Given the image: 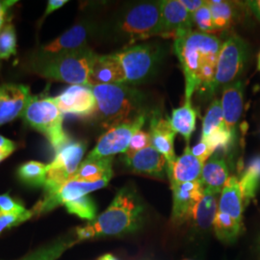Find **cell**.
Listing matches in <instances>:
<instances>
[{"label":"cell","instance_id":"cell-36","mask_svg":"<svg viewBox=\"0 0 260 260\" xmlns=\"http://www.w3.org/2000/svg\"><path fill=\"white\" fill-rule=\"evenodd\" d=\"M35 215L34 210H27L24 213L14 215V214H0V233L4 230L23 223Z\"/></svg>","mask_w":260,"mask_h":260},{"label":"cell","instance_id":"cell-8","mask_svg":"<svg viewBox=\"0 0 260 260\" xmlns=\"http://www.w3.org/2000/svg\"><path fill=\"white\" fill-rule=\"evenodd\" d=\"M115 54L124 74V84L137 85L147 82L155 75L163 59V48L155 43H144Z\"/></svg>","mask_w":260,"mask_h":260},{"label":"cell","instance_id":"cell-25","mask_svg":"<svg viewBox=\"0 0 260 260\" xmlns=\"http://www.w3.org/2000/svg\"><path fill=\"white\" fill-rule=\"evenodd\" d=\"M113 157L89 158L82 161L75 177L72 179L82 180L88 182H95L103 179H111Z\"/></svg>","mask_w":260,"mask_h":260},{"label":"cell","instance_id":"cell-47","mask_svg":"<svg viewBox=\"0 0 260 260\" xmlns=\"http://www.w3.org/2000/svg\"><path fill=\"white\" fill-rule=\"evenodd\" d=\"M0 214H2V213H1V212H0Z\"/></svg>","mask_w":260,"mask_h":260},{"label":"cell","instance_id":"cell-43","mask_svg":"<svg viewBox=\"0 0 260 260\" xmlns=\"http://www.w3.org/2000/svg\"><path fill=\"white\" fill-rule=\"evenodd\" d=\"M245 4L260 22V0H249Z\"/></svg>","mask_w":260,"mask_h":260},{"label":"cell","instance_id":"cell-48","mask_svg":"<svg viewBox=\"0 0 260 260\" xmlns=\"http://www.w3.org/2000/svg\"><path fill=\"white\" fill-rule=\"evenodd\" d=\"M260 260V259H259Z\"/></svg>","mask_w":260,"mask_h":260},{"label":"cell","instance_id":"cell-32","mask_svg":"<svg viewBox=\"0 0 260 260\" xmlns=\"http://www.w3.org/2000/svg\"><path fill=\"white\" fill-rule=\"evenodd\" d=\"M64 205L69 213L75 214L81 219L88 220L90 222L95 219L96 206L89 196H84L75 201L66 203Z\"/></svg>","mask_w":260,"mask_h":260},{"label":"cell","instance_id":"cell-22","mask_svg":"<svg viewBox=\"0 0 260 260\" xmlns=\"http://www.w3.org/2000/svg\"><path fill=\"white\" fill-rule=\"evenodd\" d=\"M244 84L236 80L223 87L221 99L223 121L229 129L235 131V127L241 117L244 106Z\"/></svg>","mask_w":260,"mask_h":260},{"label":"cell","instance_id":"cell-24","mask_svg":"<svg viewBox=\"0 0 260 260\" xmlns=\"http://www.w3.org/2000/svg\"><path fill=\"white\" fill-rule=\"evenodd\" d=\"M218 195L209 190H205L202 199L193 208L188 221L197 229L207 230L213 226L218 210Z\"/></svg>","mask_w":260,"mask_h":260},{"label":"cell","instance_id":"cell-12","mask_svg":"<svg viewBox=\"0 0 260 260\" xmlns=\"http://www.w3.org/2000/svg\"><path fill=\"white\" fill-rule=\"evenodd\" d=\"M110 179H103L95 182L70 179L54 192L45 194L44 199L34 206L33 210L35 214L47 213L59 205H64L66 203L75 201L84 196H88L93 191L102 189L107 185Z\"/></svg>","mask_w":260,"mask_h":260},{"label":"cell","instance_id":"cell-15","mask_svg":"<svg viewBox=\"0 0 260 260\" xmlns=\"http://www.w3.org/2000/svg\"><path fill=\"white\" fill-rule=\"evenodd\" d=\"M173 191V221L181 223L189 220L195 205L202 199L205 188L201 179L180 184H171Z\"/></svg>","mask_w":260,"mask_h":260},{"label":"cell","instance_id":"cell-33","mask_svg":"<svg viewBox=\"0 0 260 260\" xmlns=\"http://www.w3.org/2000/svg\"><path fill=\"white\" fill-rule=\"evenodd\" d=\"M17 53V35L12 23H6L0 30V60L9 59Z\"/></svg>","mask_w":260,"mask_h":260},{"label":"cell","instance_id":"cell-46","mask_svg":"<svg viewBox=\"0 0 260 260\" xmlns=\"http://www.w3.org/2000/svg\"><path fill=\"white\" fill-rule=\"evenodd\" d=\"M184 260H190V259H184Z\"/></svg>","mask_w":260,"mask_h":260},{"label":"cell","instance_id":"cell-38","mask_svg":"<svg viewBox=\"0 0 260 260\" xmlns=\"http://www.w3.org/2000/svg\"><path fill=\"white\" fill-rule=\"evenodd\" d=\"M150 146V135L149 132L140 130L136 132L130 141L129 147L126 152H136L141 149Z\"/></svg>","mask_w":260,"mask_h":260},{"label":"cell","instance_id":"cell-29","mask_svg":"<svg viewBox=\"0 0 260 260\" xmlns=\"http://www.w3.org/2000/svg\"><path fill=\"white\" fill-rule=\"evenodd\" d=\"M47 175V165L38 161H28L18 170L20 181L29 186H45Z\"/></svg>","mask_w":260,"mask_h":260},{"label":"cell","instance_id":"cell-17","mask_svg":"<svg viewBox=\"0 0 260 260\" xmlns=\"http://www.w3.org/2000/svg\"><path fill=\"white\" fill-rule=\"evenodd\" d=\"M150 145L167 161V167L177 159L175 153V138L177 133L172 128L169 119L159 112H153L149 120Z\"/></svg>","mask_w":260,"mask_h":260},{"label":"cell","instance_id":"cell-9","mask_svg":"<svg viewBox=\"0 0 260 260\" xmlns=\"http://www.w3.org/2000/svg\"><path fill=\"white\" fill-rule=\"evenodd\" d=\"M248 44L237 35L228 38L222 45L211 87V93L222 86L238 80L249 59Z\"/></svg>","mask_w":260,"mask_h":260},{"label":"cell","instance_id":"cell-4","mask_svg":"<svg viewBox=\"0 0 260 260\" xmlns=\"http://www.w3.org/2000/svg\"><path fill=\"white\" fill-rule=\"evenodd\" d=\"M96 56L90 47L58 54H43L36 51L28 59V70L41 77L71 85H89L93 59Z\"/></svg>","mask_w":260,"mask_h":260},{"label":"cell","instance_id":"cell-1","mask_svg":"<svg viewBox=\"0 0 260 260\" xmlns=\"http://www.w3.org/2000/svg\"><path fill=\"white\" fill-rule=\"evenodd\" d=\"M174 40V49L185 76V100H191L197 90L211 93L223 43L214 35L193 29L177 32Z\"/></svg>","mask_w":260,"mask_h":260},{"label":"cell","instance_id":"cell-3","mask_svg":"<svg viewBox=\"0 0 260 260\" xmlns=\"http://www.w3.org/2000/svg\"><path fill=\"white\" fill-rule=\"evenodd\" d=\"M92 88L96 101L93 118L103 129L134 121L147 113L144 94L130 85L105 84Z\"/></svg>","mask_w":260,"mask_h":260},{"label":"cell","instance_id":"cell-10","mask_svg":"<svg viewBox=\"0 0 260 260\" xmlns=\"http://www.w3.org/2000/svg\"><path fill=\"white\" fill-rule=\"evenodd\" d=\"M87 145L85 142L70 141L55 153L53 161L47 165L45 193H52L75 177L82 163Z\"/></svg>","mask_w":260,"mask_h":260},{"label":"cell","instance_id":"cell-5","mask_svg":"<svg viewBox=\"0 0 260 260\" xmlns=\"http://www.w3.org/2000/svg\"><path fill=\"white\" fill-rule=\"evenodd\" d=\"M112 28L115 37L126 48L137 42L162 36L161 1H142L127 5L118 13Z\"/></svg>","mask_w":260,"mask_h":260},{"label":"cell","instance_id":"cell-26","mask_svg":"<svg viewBox=\"0 0 260 260\" xmlns=\"http://www.w3.org/2000/svg\"><path fill=\"white\" fill-rule=\"evenodd\" d=\"M197 112L192 106L191 100H185V103L177 109H174L172 118L169 119L172 128L176 133H179L189 145L192 133L196 128Z\"/></svg>","mask_w":260,"mask_h":260},{"label":"cell","instance_id":"cell-6","mask_svg":"<svg viewBox=\"0 0 260 260\" xmlns=\"http://www.w3.org/2000/svg\"><path fill=\"white\" fill-rule=\"evenodd\" d=\"M21 118L47 137L55 153L71 141L63 127V113L58 108L54 98L31 96Z\"/></svg>","mask_w":260,"mask_h":260},{"label":"cell","instance_id":"cell-34","mask_svg":"<svg viewBox=\"0 0 260 260\" xmlns=\"http://www.w3.org/2000/svg\"><path fill=\"white\" fill-rule=\"evenodd\" d=\"M235 136V131L229 129L225 125L219 127L218 129L214 130L213 132L206 138L203 139L206 141L211 149L215 150H229L233 145V139Z\"/></svg>","mask_w":260,"mask_h":260},{"label":"cell","instance_id":"cell-23","mask_svg":"<svg viewBox=\"0 0 260 260\" xmlns=\"http://www.w3.org/2000/svg\"><path fill=\"white\" fill-rule=\"evenodd\" d=\"M229 177L230 171L224 159L218 153H214L204 165L201 181L205 190L221 194Z\"/></svg>","mask_w":260,"mask_h":260},{"label":"cell","instance_id":"cell-39","mask_svg":"<svg viewBox=\"0 0 260 260\" xmlns=\"http://www.w3.org/2000/svg\"><path fill=\"white\" fill-rule=\"evenodd\" d=\"M191 152L195 157L198 158L203 163H205L207 159L211 157L215 153V151L211 149L209 144L203 139L201 140L195 147L191 149Z\"/></svg>","mask_w":260,"mask_h":260},{"label":"cell","instance_id":"cell-41","mask_svg":"<svg viewBox=\"0 0 260 260\" xmlns=\"http://www.w3.org/2000/svg\"><path fill=\"white\" fill-rule=\"evenodd\" d=\"M179 1L191 15L195 14L198 10L202 8L205 4V1L204 0H179Z\"/></svg>","mask_w":260,"mask_h":260},{"label":"cell","instance_id":"cell-27","mask_svg":"<svg viewBox=\"0 0 260 260\" xmlns=\"http://www.w3.org/2000/svg\"><path fill=\"white\" fill-rule=\"evenodd\" d=\"M244 205H249L260 184V155L252 158L238 179Z\"/></svg>","mask_w":260,"mask_h":260},{"label":"cell","instance_id":"cell-20","mask_svg":"<svg viewBox=\"0 0 260 260\" xmlns=\"http://www.w3.org/2000/svg\"><path fill=\"white\" fill-rule=\"evenodd\" d=\"M105 84H124V74L115 53L98 55L93 59L89 77V86Z\"/></svg>","mask_w":260,"mask_h":260},{"label":"cell","instance_id":"cell-7","mask_svg":"<svg viewBox=\"0 0 260 260\" xmlns=\"http://www.w3.org/2000/svg\"><path fill=\"white\" fill-rule=\"evenodd\" d=\"M244 208L238 178L230 177L219 197L214 221V231L220 240L232 242L238 237L241 233Z\"/></svg>","mask_w":260,"mask_h":260},{"label":"cell","instance_id":"cell-45","mask_svg":"<svg viewBox=\"0 0 260 260\" xmlns=\"http://www.w3.org/2000/svg\"><path fill=\"white\" fill-rule=\"evenodd\" d=\"M257 68H258V70L260 71V52L259 54H258V59H257Z\"/></svg>","mask_w":260,"mask_h":260},{"label":"cell","instance_id":"cell-21","mask_svg":"<svg viewBox=\"0 0 260 260\" xmlns=\"http://www.w3.org/2000/svg\"><path fill=\"white\" fill-rule=\"evenodd\" d=\"M204 165L205 163L192 154L189 145H187L184 152L166 168V173L171 184L192 182L201 179Z\"/></svg>","mask_w":260,"mask_h":260},{"label":"cell","instance_id":"cell-14","mask_svg":"<svg viewBox=\"0 0 260 260\" xmlns=\"http://www.w3.org/2000/svg\"><path fill=\"white\" fill-rule=\"evenodd\" d=\"M30 98V90L25 85H0V125L21 117Z\"/></svg>","mask_w":260,"mask_h":260},{"label":"cell","instance_id":"cell-44","mask_svg":"<svg viewBox=\"0 0 260 260\" xmlns=\"http://www.w3.org/2000/svg\"><path fill=\"white\" fill-rule=\"evenodd\" d=\"M99 260H119L117 259L115 256H113L112 254H104L103 256H102Z\"/></svg>","mask_w":260,"mask_h":260},{"label":"cell","instance_id":"cell-13","mask_svg":"<svg viewBox=\"0 0 260 260\" xmlns=\"http://www.w3.org/2000/svg\"><path fill=\"white\" fill-rule=\"evenodd\" d=\"M54 100L63 114L74 115L81 119L93 118L96 110L93 88L89 85H71Z\"/></svg>","mask_w":260,"mask_h":260},{"label":"cell","instance_id":"cell-40","mask_svg":"<svg viewBox=\"0 0 260 260\" xmlns=\"http://www.w3.org/2000/svg\"><path fill=\"white\" fill-rule=\"evenodd\" d=\"M15 150H16L15 142L0 135V163L6 158L9 157Z\"/></svg>","mask_w":260,"mask_h":260},{"label":"cell","instance_id":"cell-2","mask_svg":"<svg viewBox=\"0 0 260 260\" xmlns=\"http://www.w3.org/2000/svg\"><path fill=\"white\" fill-rule=\"evenodd\" d=\"M144 205L132 187H123L108 208L91 223L76 230L78 240L99 236H116L132 233L139 228Z\"/></svg>","mask_w":260,"mask_h":260},{"label":"cell","instance_id":"cell-30","mask_svg":"<svg viewBox=\"0 0 260 260\" xmlns=\"http://www.w3.org/2000/svg\"><path fill=\"white\" fill-rule=\"evenodd\" d=\"M75 241L69 237L60 238L58 240L44 246L38 251L30 253L24 259L22 260H56L61 256L64 251L69 249Z\"/></svg>","mask_w":260,"mask_h":260},{"label":"cell","instance_id":"cell-42","mask_svg":"<svg viewBox=\"0 0 260 260\" xmlns=\"http://www.w3.org/2000/svg\"><path fill=\"white\" fill-rule=\"evenodd\" d=\"M66 3H68L67 0H49L47 2V10H46V12H45L42 19H46L48 15H50L51 13H53L56 10L63 7Z\"/></svg>","mask_w":260,"mask_h":260},{"label":"cell","instance_id":"cell-31","mask_svg":"<svg viewBox=\"0 0 260 260\" xmlns=\"http://www.w3.org/2000/svg\"><path fill=\"white\" fill-rule=\"evenodd\" d=\"M223 124L224 121L221 102L216 99L212 102L204 117L202 139H206L214 130L218 129Z\"/></svg>","mask_w":260,"mask_h":260},{"label":"cell","instance_id":"cell-16","mask_svg":"<svg viewBox=\"0 0 260 260\" xmlns=\"http://www.w3.org/2000/svg\"><path fill=\"white\" fill-rule=\"evenodd\" d=\"M123 158L133 173L154 178L165 177L167 161L151 145L136 152H125Z\"/></svg>","mask_w":260,"mask_h":260},{"label":"cell","instance_id":"cell-18","mask_svg":"<svg viewBox=\"0 0 260 260\" xmlns=\"http://www.w3.org/2000/svg\"><path fill=\"white\" fill-rule=\"evenodd\" d=\"M93 25L80 22L68 29L61 36L38 49L43 54H58L87 47V42L93 33Z\"/></svg>","mask_w":260,"mask_h":260},{"label":"cell","instance_id":"cell-37","mask_svg":"<svg viewBox=\"0 0 260 260\" xmlns=\"http://www.w3.org/2000/svg\"><path fill=\"white\" fill-rule=\"evenodd\" d=\"M27 210L24 208V206L21 205L16 200H14L8 194L0 195V212L2 214H19L24 213Z\"/></svg>","mask_w":260,"mask_h":260},{"label":"cell","instance_id":"cell-35","mask_svg":"<svg viewBox=\"0 0 260 260\" xmlns=\"http://www.w3.org/2000/svg\"><path fill=\"white\" fill-rule=\"evenodd\" d=\"M192 19L193 24L197 26L200 32L206 34H212L216 32L211 16V11L208 6L207 1H205V4L202 8H200L195 14L192 15Z\"/></svg>","mask_w":260,"mask_h":260},{"label":"cell","instance_id":"cell-28","mask_svg":"<svg viewBox=\"0 0 260 260\" xmlns=\"http://www.w3.org/2000/svg\"><path fill=\"white\" fill-rule=\"evenodd\" d=\"M211 11L214 27L216 32L231 27L237 19V9L233 2L212 0L207 1Z\"/></svg>","mask_w":260,"mask_h":260},{"label":"cell","instance_id":"cell-11","mask_svg":"<svg viewBox=\"0 0 260 260\" xmlns=\"http://www.w3.org/2000/svg\"><path fill=\"white\" fill-rule=\"evenodd\" d=\"M147 113L134 121H128L107 130L99 139L95 147L88 154L89 158L112 157L118 153H125L133 135L142 130L147 120Z\"/></svg>","mask_w":260,"mask_h":260},{"label":"cell","instance_id":"cell-19","mask_svg":"<svg viewBox=\"0 0 260 260\" xmlns=\"http://www.w3.org/2000/svg\"><path fill=\"white\" fill-rule=\"evenodd\" d=\"M162 36L175 37L179 31L193 29L192 15L179 0L161 1Z\"/></svg>","mask_w":260,"mask_h":260}]
</instances>
